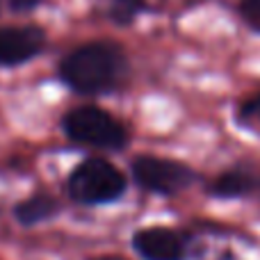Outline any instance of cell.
Masks as SVG:
<instances>
[{
	"mask_svg": "<svg viewBox=\"0 0 260 260\" xmlns=\"http://www.w3.org/2000/svg\"><path fill=\"white\" fill-rule=\"evenodd\" d=\"M126 59L117 46L94 41L76 48L62 59L59 76L78 94H103L121 82Z\"/></svg>",
	"mask_w": 260,
	"mask_h": 260,
	"instance_id": "cell-1",
	"label": "cell"
},
{
	"mask_svg": "<svg viewBox=\"0 0 260 260\" xmlns=\"http://www.w3.org/2000/svg\"><path fill=\"white\" fill-rule=\"evenodd\" d=\"M126 192V176L103 157L80 162L69 176V194L87 206L112 203Z\"/></svg>",
	"mask_w": 260,
	"mask_h": 260,
	"instance_id": "cell-2",
	"label": "cell"
},
{
	"mask_svg": "<svg viewBox=\"0 0 260 260\" xmlns=\"http://www.w3.org/2000/svg\"><path fill=\"white\" fill-rule=\"evenodd\" d=\"M62 128L73 142L117 151L128 144V130L110 112L94 105L76 108L62 119Z\"/></svg>",
	"mask_w": 260,
	"mask_h": 260,
	"instance_id": "cell-3",
	"label": "cell"
},
{
	"mask_svg": "<svg viewBox=\"0 0 260 260\" xmlns=\"http://www.w3.org/2000/svg\"><path fill=\"white\" fill-rule=\"evenodd\" d=\"M133 176L144 189L165 197L183 192L194 183V171L187 165L153 155H139L133 160Z\"/></svg>",
	"mask_w": 260,
	"mask_h": 260,
	"instance_id": "cell-4",
	"label": "cell"
},
{
	"mask_svg": "<svg viewBox=\"0 0 260 260\" xmlns=\"http://www.w3.org/2000/svg\"><path fill=\"white\" fill-rule=\"evenodd\" d=\"M44 44V32L35 25L0 27V67H16L37 57Z\"/></svg>",
	"mask_w": 260,
	"mask_h": 260,
	"instance_id": "cell-5",
	"label": "cell"
},
{
	"mask_svg": "<svg viewBox=\"0 0 260 260\" xmlns=\"http://www.w3.org/2000/svg\"><path fill=\"white\" fill-rule=\"evenodd\" d=\"M133 247L144 260H183L187 240L171 229H144L133 235Z\"/></svg>",
	"mask_w": 260,
	"mask_h": 260,
	"instance_id": "cell-6",
	"label": "cell"
},
{
	"mask_svg": "<svg viewBox=\"0 0 260 260\" xmlns=\"http://www.w3.org/2000/svg\"><path fill=\"white\" fill-rule=\"evenodd\" d=\"M260 187V178L249 169H229L217 176L208 187V194L217 199H240L256 192Z\"/></svg>",
	"mask_w": 260,
	"mask_h": 260,
	"instance_id": "cell-7",
	"label": "cell"
},
{
	"mask_svg": "<svg viewBox=\"0 0 260 260\" xmlns=\"http://www.w3.org/2000/svg\"><path fill=\"white\" fill-rule=\"evenodd\" d=\"M59 212V206L53 197L48 194H37V197H30L25 201H21L14 210L16 219L21 221L23 226H35V224H41V221L50 219Z\"/></svg>",
	"mask_w": 260,
	"mask_h": 260,
	"instance_id": "cell-8",
	"label": "cell"
},
{
	"mask_svg": "<svg viewBox=\"0 0 260 260\" xmlns=\"http://www.w3.org/2000/svg\"><path fill=\"white\" fill-rule=\"evenodd\" d=\"M144 9H146V3H144V0H112L110 16H112L114 23L128 25V23H133Z\"/></svg>",
	"mask_w": 260,
	"mask_h": 260,
	"instance_id": "cell-9",
	"label": "cell"
},
{
	"mask_svg": "<svg viewBox=\"0 0 260 260\" xmlns=\"http://www.w3.org/2000/svg\"><path fill=\"white\" fill-rule=\"evenodd\" d=\"M238 117L242 123H258L260 121V94L251 96V99H247L240 105Z\"/></svg>",
	"mask_w": 260,
	"mask_h": 260,
	"instance_id": "cell-10",
	"label": "cell"
},
{
	"mask_svg": "<svg viewBox=\"0 0 260 260\" xmlns=\"http://www.w3.org/2000/svg\"><path fill=\"white\" fill-rule=\"evenodd\" d=\"M240 9H242L244 21H249L251 25L260 27V0H242Z\"/></svg>",
	"mask_w": 260,
	"mask_h": 260,
	"instance_id": "cell-11",
	"label": "cell"
},
{
	"mask_svg": "<svg viewBox=\"0 0 260 260\" xmlns=\"http://www.w3.org/2000/svg\"><path fill=\"white\" fill-rule=\"evenodd\" d=\"M41 0H9V5H12V9H16V12H27V9L37 7Z\"/></svg>",
	"mask_w": 260,
	"mask_h": 260,
	"instance_id": "cell-12",
	"label": "cell"
},
{
	"mask_svg": "<svg viewBox=\"0 0 260 260\" xmlns=\"http://www.w3.org/2000/svg\"><path fill=\"white\" fill-rule=\"evenodd\" d=\"M101 260H121V258H101Z\"/></svg>",
	"mask_w": 260,
	"mask_h": 260,
	"instance_id": "cell-13",
	"label": "cell"
}]
</instances>
